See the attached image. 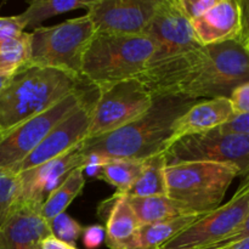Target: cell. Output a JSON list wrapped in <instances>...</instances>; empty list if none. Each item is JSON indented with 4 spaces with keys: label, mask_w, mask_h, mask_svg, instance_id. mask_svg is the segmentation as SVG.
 Instances as JSON below:
<instances>
[{
    "label": "cell",
    "mask_w": 249,
    "mask_h": 249,
    "mask_svg": "<svg viewBox=\"0 0 249 249\" xmlns=\"http://www.w3.org/2000/svg\"><path fill=\"white\" fill-rule=\"evenodd\" d=\"M84 168L79 167L72 170L68 177L63 180L61 185H58L44 201L41 206V215L45 218L46 221L50 223L53 219L58 216L60 214L65 213L66 209L70 207L83 191L85 185Z\"/></svg>",
    "instance_id": "44dd1931"
},
{
    "label": "cell",
    "mask_w": 249,
    "mask_h": 249,
    "mask_svg": "<svg viewBox=\"0 0 249 249\" xmlns=\"http://www.w3.org/2000/svg\"><path fill=\"white\" fill-rule=\"evenodd\" d=\"M218 249H249V237H246L243 240L237 241V242L231 243V245Z\"/></svg>",
    "instance_id": "d590c367"
},
{
    "label": "cell",
    "mask_w": 249,
    "mask_h": 249,
    "mask_svg": "<svg viewBox=\"0 0 249 249\" xmlns=\"http://www.w3.org/2000/svg\"><path fill=\"white\" fill-rule=\"evenodd\" d=\"M177 1L182 14L191 22L206 14L215 4L216 0H177Z\"/></svg>",
    "instance_id": "f1b7e54d"
},
{
    "label": "cell",
    "mask_w": 249,
    "mask_h": 249,
    "mask_svg": "<svg viewBox=\"0 0 249 249\" xmlns=\"http://www.w3.org/2000/svg\"><path fill=\"white\" fill-rule=\"evenodd\" d=\"M31 57V33L23 32L0 43V73H14L28 63Z\"/></svg>",
    "instance_id": "d4e9b609"
},
{
    "label": "cell",
    "mask_w": 249,
    "mask_h": 249,
    "mask_svg": "<svg viewBox=\"0 0 249 249\" xmlns=\"http://www.w3.org/2000/svg\"><path fill=\"white\" fill-rule=\"evenodd\" d=\"M221 133L242 134L249 136V113L235 116L232 119L218 128Z\"/></svg>",
    "instance_id": "1f68e13d"
},
{
    "label": "cell",
    "mask_w": 249,
    "mask_h": 249,
    "mask_svg": "<svg viewBox=\"0 0 249 249\" xmlns=\"http://www.w3.org/2000/svg\"><path fill=\"white\" fill-rule=\"evenodd\" d=\"M233 117L235 113L229 97H215L197 101L177 119L173 125L172 138L168 147L185 136L207 133L220 128Z\"/></svg>",
    "instance_id": "e0dca14e"
},
{
    "label": "cell",
    "mask_w": 249,
    "mask_h": 249,
    "mask_svg": "<svg viewBox=\"0 0 249 249\" xmlns=\"http://www.w3.org/2000/svg\"><path fill=\"white\" fill-rule=\"evenodd\" d=\"M99 94V91H97ZM97 94L89 97L79 107L68 114L65 119L53 126L40 143L34 148L33 152L17 165L14 173L19 174L26 170L36 168L48 160L60 157L73 147L82 143L88 139L90 121H91L92 106L95 104Z\"/></svg>",
    "instance_id": "4fadbf2b"
},
{
    "label": "cell",
    "mask_w": 249,
    "mask_h": 249,
    "mask_svg": "<svg viewBox=\"0 0 249 249\" xmlns=\"http://www.w3.org/2000/svg\"><path fill=\"white\" fill-rule=\"evenodd\" d=\"M160 0H91L88 17L96 33L143 36Z\"/></svg>",
    "instance_id": "7c38bea8"
},
{
    "label": "cell",
    "mask_w": 249,
    "mask_h": 249,
    "mask_svg": "<svg viewBox=\"0 0 249 249\" xmlns=\"http://www.w3.org/2000/svg\"><path fill=\"white\" fill-rule=\"evenodd\" d=\"M128 201L140 225H147V224L177 218V216L198 214L195 213L185 204L170 198L167 195L148 197L128 196Z\"/></svg>",
    "instance_id": "d6986e66"
},
{
    "label": "cell",
    "mask_w": 249,
    "mask_h": 249,
    "mask_svg": "<svg viewBox=\"0 0 249 249\" xmlns=\"http://www.w3.org/2000/svg\"><path fill=\"white\" fill-rule=\"evenodd\" d=\"M11 75L12 73H0V92H1V90L4 89L5 85L7 84V82L10 80Z\"/></svg>",
    "instance_id": "8d00e7d4"
},
{
    "label": "cell",
    "mask_w": 249,
    "mask_h": 249,
    "mask_svg": "<svg viewBox=\"0 0 249 249\" xmlns=\"http://www.w3.org/2000/svg\"><path fill=\"white\" fill-rule=\"evenodd\" d=\"M156 44L146 36L95 33L82 61L80 75L97 89L138 78L147 67Z\"/></svg>",
    "instance_id": "277c9868"
},
{
    "label": "cell",
    "mask_w": 249,
    "mask_h": 249,
    "mask_svg": "<svg viewBox=\"0 0 249 249\" xmlns=\"http://www.w3.org/2000/svg\"><path fill=\"white\" fill-rule=\"evenodd\" d=\"M191 24L197 40L203 46L237 40L241 33L240 0H216Z\"/></svg>",
    "instance_id": "2e32d148"
},
{
    "label": "cell",
    "mask_w": 249,
    "mask_h": 249,
    "mask_svg": "<svg viewBox=\"0 0 249 249\" xmlns=\"http://www.w3.org/2000/svg\"><path fill=\"white\" fill-rule=\"evenodd\" d=\"M230 102L235 116L249 113V82L236 88L230 95Z\"/></svg>",
    "instance_id": "f546056e"
},
{
    "label": "cell",
    "mask_w": 249,
    "mask_h": 249,
    "mask_svg": "<svg viewBox=\"0 0 249 249\" xmlns=\"http://www.w3.org/2000/svg\"><path fill=\"white\" fill-rule=\"evenodd\" d=\"M106 240V231L104 226L91 225L83 229L82 241L88 249H95L102 245Z\"/></svg>",
    "instance_id": "4dcf8cb0"
},
{
    "label": "cell",
    "mask_w": 249,
    "mask_h": 249,
    "mask_svg": "<svg viewBox=\"0 0 249 249\" xmlns=\"http://www.w3.org/2000/svg\"><path fill=\"white\" fill-rule=\"evenodd\" d=\"M240 168L213 162H181L165 165L167 196L198 214L221 206Z\"/></svg>",
    "instance_id": "5b68a950"
},
{
    "label": "cell",
    "mask_w": 249,
    "mask_h": 249,
    "mask_svg": "<svg viewBox=\"0 0 249 249\" xmlns=\"http://www.w3.org/2000/svg\"><path fill=\"white\" fill-rule=\"evenodd\" d=\"M143 162L145 160H102L95 175L116 187L117 194L126 195L140 177Z\"/></svg>",
    "instance_id": "7402d4cb"
},
{
    "label": "cell",
    "mask_w": 249,
    "mask_h": 249,
    "mask_svg": "<svg viewBox=\"0 0 249 249\" xmlns=\"http://www.w3.org/2000/svg\"><path fill=\"white\" fill-rule=\"evenodd\" d=\"M167 165L181 162H213L231 164L241 173L249 167V136L221 133L218 128L185 136L164 151Z\"/></svg>",
    "instance_id": "30bf717a"
},
{
    "label": "cell",
    "mask_w": 249,
    "mask_h": 249,
    "mask_svg": "<svg viewBox=\"0 0 249 249\" xmlns=\"http://www.w3.org/2000/svg\"><path fill=\"white\" fill-rule=\"evenodd\" d=\"M249 214V181L241 182L232 198L204 214L158 249H209L230 237Z\"/></svg>",
    "instance_id": "9c48e42d"
},
{
    "label": "cell",
    "mask_w": 249,
    "mask_h": 249,
    "mask_svg": "<svg viewBox=\"0 0 249 249\" xmlns=\"http://www.w3.org/2000/svg\"><path fill=\"white\" fill-rule=\"evenodd\" d=\"M143 36L156 44L147 67L203 46L197 40L191 22L182 14L177 0H160Z\"/></svg>",
    "instance_id": "8fae6325"
},
{
    "label": "cell",
    "mask_w": 249,
    "mask_h": 249,
    "mask_svg": "<svg viewBox=\"0 0 249 249\" xmlns=\"http://www.w3.org/2000/svg\"><path fill=\"white\" fill-rule=\"evenodd\" d=\"M246 237H249V214H248L247 218H246V220L243 221L242 225H241V228L238 229L236 232H233L230 237H228L226 240H224L223 242L218 243V245L213 246V247L209 248V249H218L221 247H225V246H229V245H231V243L237 242V241L243 240V238H246Z\"/></svg>",
    "instance_id": "836d02e7"
},
{
    "label": "cell",
    "mask_w": 249,
    "mask_h": 249,
    "mask_svg": "<svg viewBox=\"0 0 249 249\" xmlns=\"http://www.w3.org/2000/svg\"><path fill=\"white\" fill-rule=\"evenodd\" d=\"M241 178V182H246V181H249V167L247 168V169L245 170L243 173H241L240 177Z\"/></svg>",
    "instance_id": "74e56055"
},
{
    "label": "cell",
    "mask_w": 249,
    "mask_h": 249,
    "mask_svg": "<svg viewBox=\"0 0 249 249\" xmlns=\"http://www.w3.org/2000/svg\"><path fill=\"white\" fill-rule=\"evenodd\" d=\"M43 204L18 202L0 228V249H38L53 235L50 223L41 215Z\"/></svg>",
    "instance_id": "9a60e30c"
},
{
    "label": "cell",
    "mask_w": 249,
    "mask_h": 249,
    "mask_svg": "<svg viewBox=\"0 0 249 249\" xmlns=\"http://www.w3.org/2000/svg\"><path fill=\"white\" fill-rule=\"evenodd\" d=\"M249 82V50L231 40L202 46L180 56L165 70L162 96L199 100L230 97Z\"/></svg>",
    "instance_id": "6da1fadb"
},
{
    "label": "cell",
    "mask_w": 249,
    "mask_h": 249,
    "mask_svg": "<svg viewBox=\"0 0 249 249\" xmlns=\"http://www.w3.org/2000/svg\"><path fill=\"white\" fill-rule=\"evenodd\" d=\"M27 29L26 23L19 15L0 16V43L19 36Z\"/></svg>",
    "instance_id": "83f0119b"
},
{
    "label": "cell",
    "mask_w": 249,
    "mask_h": 249,
    "mask_svg": "<svg viewBox=\"0 0 249 249\" xmlns=\"http://www.w3.org/2000/svg\"><path fill=\"white\" fill-rule=\"evenodd\" d=\"M198 100L158 96L143 116L128 125L82 143L87 164L92 160H143L164 153L172 138L173 125Z\"/></svg>",
    "instance_id": "7a4b0ae2"
},
{
    "label": "cell",
    "mask_w": 249,
    "mask_h": 249,
    "mask_svg": "<svg viewBox=\"0 0 249 249\" xmlns=\"http://www.w3.org/2000/svg\"><path fill=\"white\" fill-rule=\"evenodd\" d=\"M82 143L60 157L17 174L19 179L18 202L43 204L46 197L62 184L72 170L79 167L85 169L87 160L82 152Z\"/></svg>",
    "instance_id": "5bb4252c"
},
{
    "label": "cell",
    "mask_w": 249,
    "mask_h": 249,
    "mask_svg": "<svg viewBox=\"0 0 249 249\" xmlns=\"http://www.w3.org/2000/svg\"><path fill=\"white\" fill-rule=\"evenodd\" d=\"M165 165H167V162H165L164 153H158V155L145 160L140 177L126 195L131 197L167 195V184H165L164 175Z\"/></svg>",
    "instance_id": "603a6c76"
},
{
    "label": "cell",
    "mask_w": 249,
    "mask_h": 249,
    "mask_svg": "<svg viewBox=\"0 0 249 249\" xmlns=\"http://www.w3.org/2000/svg\"><path fill=\"white\" fill-rule=\"evenodd\" d=\"M104 204L106 242L108 249H138L140 223L129 204L128 196L114 194Z\"/></svg>",
    "instance_id": "ac0fdd59"
},
{
    "label": "cell",
    "mask_w": 249,
    "mask_h": 249,
    "mask_svg": "<svg viewBox=\"0 0 249 249\" xmlns=\"http://www.w3.org/2000/svg\"><path fill=\"white\" fill-rule=\"evenodd\" d=\"M99 89L88 85L61 100L51 108L33 118L27 119L10 130L0 133V169L14 172L34 148L43 141L49 131L62 119L72 113L89 97L97 94Z\"/></svg>",
    "instance_id": "52a82bcc"
},
{
    "label": "cell",
    "mask_w": 249,
    "mask_h": 249,
    "mask_svg": "<svg viewBox=\"0 0 249 249\" xmlns=\"http://www.w3.org/2000/svg\"><path fill=\"white\" fill-rule=\"evenodd\" d=\"M203 215L204 214H190L141 225L139 230L138 249L160 248Z\"/></svg>",
    "instance_id": "ffe728a7"
},
{
    "label": "cell",
    "mask_w": 249,
    "mask_h": 249,
    "mask_svg": "<svg viewBox=\"0 0 249 249\" xmlns=\"http://www.w3.org/2000/svg\"><path fill=\"white\" fill-rule=\"evenodd\" d=\"M50 229L51 233L56 238L73 246L82 237L84 228H82V225L70 215L62 213L50 221Z\"/></svg>",
    "instance_id": "4316f807"
},
{
    "label": "cell",
    "mask_w": 249,
    "mask_h": 249,
    "mask_svg": "<svg viewBox=\"0 0 249 249\" xmlns=\"http://www.w3.org/2000/svg\"><path fill=\"white\" fill-rule=\"evenodd\" d=\"M38 249H77V248H75L74 246L68 245V243L58 240V238H56L53 235H50L41 241Z\"/></svg>",
    "instance_id": "e575fe53"
},
{
    "label": "cell",
    "mask_w": 249,
    "mask_h": 249,
    "mask_svg": "<svg viewBox=\"0 0 249 249\" xmlns=\"http://www.w3.org/2000/svg\"><path fill=\"white\" fill-rule=\"evenodd\" d=\"M88 85L80 75L57 68L32 65L18 68L0 92V133L48 111Z\"/></svg>",
    "instance_id": "3957f363"
},
{
    "label": "cell",
    "mask_w": 249,
    "mask_h": 249,
    "mask_svg": "<svg viewBox=\"0 0 249 249\" xmlns=\"http://www.w3.org/2000/svg\"><path fill=\"white\" fill-rule=\"evenodd\" d=\"M95 33L88 15L56 26L39 27L31 32V57L27 65L57 68L80 75L83 56Z\"/></svg>",
    "instance_id": "8992f818"
},
{
    "label": "cell",
    "mask_w": 249,
    "mask_h": 249,
    "mask_svg": "<svg viewBox=\"0 0 249 249\" xmlns=\"http://www.w3.org/2000/svg\"><path fill=\"white\" fill-rule=\"evenodd\" d=\"M18 199V175L11 170L0 169V228L17 206Z\"/></svg>",
    "instance_id": "484cf974"
},
{
    "label": "cell",
    "mask_w": 249,
    "mask_h": 249,
    "mask_svg": "<svg viewBox=\"0 0 249 249\" xmlns=\"http://www.w3.org/2000/svg\"><path fill=\"white\" fill-rule=\"evenodd\" d=\"M153 100L150 90L138 78L100 88L88 139L107 135L136 121L151 108Z\"/></svg>",
    "instance_id": "ba28073f"
},
{
    "label": "cell",
    "mask_w": 249,
    "mask_h": 249,
    "mask_svg": "<svg viewBox=\"0 0 249 249\" xmlns=\"http://www.w3.org/2000/svg\"><path fill=\"white\" fill-rule=\"evenodd\" d=\"M241 6V33L237 41H240L249 50V0H240Z\"/></svg>",
    "instance_id": "d6a6232c"
},
{
    "label": "cell",
    "mask_w": 249,
    "mask_h": 249,
    "mask_svg": "<svg viewBox=\"0 0 249 249\" xmlns=\"http://www.w3.org/2000/svg\"><path fill=\"white\" fill-rule=\"evenodd\" d=\"M91 0H33L28 2V7L19 16L26 23L27 28H39L41 22L57 15L66 14L73 10L87 9Z\"/></svg>",
    "instance_id": "cb8c5ba5"
}]
</instances>
